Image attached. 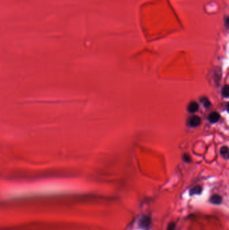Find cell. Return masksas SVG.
I'll return each mask as SVG.
<instances>
[{
  "label": "cell",
  "instance_id": "obj_1",
  "mask_svg": "<svg viewBox=\"0 0 229 230\" xmlns=\"http://www.w3.org/2000/svg\"><path fill=\"white\" fill-rule=\"evenodd\" d=\"M151 223V220L150 217L148 215H143L141 217V218L140 219L139 225V227H141L142 229L144 230H148L150 227Z\"/></svg>",
  "mask_w": 229,
  "mask_h": 230
},
{
  "label": "cell",
  "instance_id": "obj_2",
  "mask_svg": "<svg viewBox=\"0 0 229 230\" xmlns=\"http://www.w3.org/2000/svg\"><path fill=\"white\" fill-rule=\"evenodd\" d=\"M201 119L200 117L198 116H193L190 118L188 121V123L190 125V127H196L197 126H199L201 124Z\"/></svg>",
  "mask_w": 229,
  "mask_h": 230
},
{
  "label": "cell",
  "instance_id": "obj_3",
  "mask_svg": "<svg viewBox=\"0 0 229 230\" xmlns=\"http://www.w3.org/2000/svg\"><path fill=\"white\" fill-rule=\"evenodd\" d=\"M199 109V105L197 104V102H195L194 101L191 102L189 104L188 107V110L190 113H194V112H197Z\"/></svg>",
  "mask_w": 229,
  "mask_h": 230
},
{
  "label": "cell",
  "instance_id": "obj_4",
  "mask_svg": "<svg viewBox=\"0 0 229 230\" xmlns=\"http://www.w3.org/2000/svg\"><path fill=\"white\" fill-rule=\"evenodd\" d=\"M220 119V114L216 112H213L209 114L208 120L210 123H216L219 121Z\"/></svg>",
  "mask_w": 229,
  "mask_h": 230
},
{
  "label": "cell",
  "instance_id": "obj_5",
  "mask_svg": "<svg viewBox=\"0 0 229 230\" xmlns=\"http://www.w3.org/2000/svg\"><path fill=\"white\" fill-rule=\"evenodd\" d=\"M210 202L214 205H220L222 202V198L221 196L218 194H214L211 196L210 198Z\"/></svg>",
  "mask_w": 229,
  "mask_h": 230
},
{
  "label": "cell",
  "instance_id": "obj_6",
  "mask_svg": "<svg viewBox=\"0 0 229 230\" xmlns=\"http://www.w3.org/2000/svg\"><path fill=\"white\" fill-rule=\"evenodd\" d=\"M221 155L222 157L226 160L228 159V148L227 146H223L221 149Z\"/></svg>",
  "mask_w": 229,
  "mask_h": 230
},
{
  "label": "cell",
  "instance_id": "obj_7",
  "mask_svg": "<svg viewBox=\"0 0 229 230\" xmlns=\"http://www.w3.org/2000/svg\"><path fill=\"white\" fill-rule=\"evenodd\" d=\"M202 189L200 186H195V187L191 190L190 193V195H194V194H200L202 192Z\"/></svg>",
  "mask_w": 229,
  "mask_h": 230
},
{
  "label": "cell",
  "instance_id": "obj_8",
  "mask_svg": "<svg viewBox=\"0 0 229 230\" xmlns=\"http://www.w3.org/2000/svg\"><path fill=\"white\" fill-rule=\"evenodd\" d=\"M228 94H229V88L228 85L224 86L222 90V96L225 98H228Z\"/></svg>",
  "mask_w": 229,
  "mask_h": 230
},
{
  "label": "cell",
  "instance_id": "obj_9",
  "mask_svg": "<svg viewBox=\"0 0 229 230\" xmlns=\"http://www.w3.org/2000/svg\"><path fill=\"white\" fill-rule=\"evenodd\" d=\"M200 101H201L202 103H203V104L205 107L208 108V107H210V105H211L210 102L209 101L208 99L207 98H206V97H203V98H202Z\"/></svg>",
  "mask_w": 229,
  "mask_h": 230
},
{
  "label": "cell",
  "instance_id": "obj_10",
  "mask_svg": "<svg viewBox=\"0 0 229 230\" xmlns=\"http://www.w3.org/2000/svg\"><path fill=\"white\" fill-rule=\"evenodd\" d=\"M167 230H175V223L174 222H171L169 223Z\"/></svg>",
  "mask_w": 229,
  "mask_h": 230
},
{
  "label": "cell",
  "instance_id": "obj_11",
  "mask_svg": "<svg viewBox=\"0 0 229 230\" xmlns=\"http://www.w3.org/2000/svg\"><path fill=\"white\" fill-rule=\"evenodd\" d=\"M183 160H184V161H186V162H190V161H191V158H190V156H189L188 154H184V155H183Z\"/></svg>",
  "mask_w": 229,
  "mask_h": 230
}]
</instances>
